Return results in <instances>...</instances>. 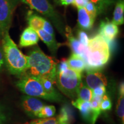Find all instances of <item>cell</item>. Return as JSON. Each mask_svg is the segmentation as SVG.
<instances>
[{
  "label": "cell",
  "instance_id": "1",
  "mask_svg": "<svg viewBox=\"0 0 124 124\" xmlns=\"http://www.w3.org/2000/svg\"><path fill=\"white\" fill-rule=\"evenodd\" d=\"M26 56L28 66V73L55 83L58 63L52 57L46 55L37 46Z\"/></svg>",
  "mask_w": 124,
  "mask_h": 124
},
{
  "label": "cell",
  "instance_id": "2",
  "mask_svg": "<svg viewBox=\"0 0 124 124\" xmlns=\"http://www.w3.org/2000/svg\"><path fill=\"white\" fill-rule=\"evenodd\" d=\"M2 47L5 64L12 75H21L28 69L27 56L18 49L17 46L10 38L9 32L2 39Z\"/></svg>",
  "mask_w": 124,
  "mask_h": 124
},
{
  "label": "cell",
  "instance_id": "3",
  "mask_svg": "<svg viewBox=\"0 0 124 124\" xmlns=\"http://www.w3.org/2000/svg\"><path fill=\"white\" fill-rule=\"evenodd\" d=\"M110 57V46L106 40L99 34L90 39L85 57L88 70L102 69L108 63Z\"/></svg>",
  "mask_w": 124,
  "mask_h": 124
},
{
  "label": "cell",
  "instance_id": "4",
  "mask_svg": "<svg viewBox=\"0 0 124 124\" xmlns=\"http://www.w3.org/2000/svg\"><path fill=\"white\" fill-rule=\"evenodd\" d=\"M17 87L26 95L40 98L50 102H59L63 101L60 95H55L48 91L40 78L25 72L16 82Z\"/></svg>",
  "mask_w": 124,
  "mask_h": 124
},
{
  "label": "cell",
  "instance_id": "5",
  "mask_svg": "<svg viewBox=\"0 0 124 124\" xmlns=\"http://www.w3.org/2000/svg\"><path fill=\"white\" fill-rule=\"evenodd\" d=\"M82 81L81 74L69 67L56 72L55 83L58 89L67 97L73 100L77 99L78 91Z\"/></svg>",
  "mask_w": 124,
  "mask_h": 124
},
{
  "label": "cell",
  "instance_id": "6",
  "mask_svg": "<svg viewBox=\"0 0 124 124\" xmlns=\"http://www.w3.org/2000/svg\"><path fill=\"white\" fill-rule=\"evenodd\" d=\"M21 2L29 6L31 9L36 10L39 13L49 18L59 33L65 35V27L62 18L48 0H20Z\"/></svg>",
  "mask_w": 124,
  "mask_h": 124
},
{
  "label": "cell",
  "instance_id": "7",
  "mask_svg": "<svg viewBox=\"0 0 124 124\" xmlns=\"http://www.w3.org/2000/svg\"><path fill=\"white\" fill-rule=\"evenodd\" d=\"M18 1L19 0H0V40L9 32Z\"/></svg>",
  "mask_w": 124,
  "mask_h": 124
},
{
  "label": "cell",
  "instance_id": "8",
  "mask_svg": "<svg viewBox=\"0 0 124 124\" xmlns=\"http://www.w3.org/2000/svg\"><path fill=\"white\" fill-rule=\"evenodd\" d=\"M21 104L23 110L29 117H37L44 103L36 97L28 95H24L21 98Z\"/></svg>",
  "mask_w": 124,
  "mask_h": 124
},
{
  "label": "cell",
  "instance_id": "9",
  "mask_svg": "<svg viewBox=\"0 0 124 124\" xmlns=\"http://www.w3.org/2000/svg\"><path fill=\"white\" fill-rule=\"evenodd\" d=\"M86 86L93 90L100 86L106 87L108 85V80L103 74L98 70H89L87 71L85 76Z\"/></svg>",
  "mask_w": 124,
  "mask_h": 124
},
{
  "label": "cell",
  "instance_id": "10",
  "mask_svg": "<svg viewBox=\"0 0 124 124\" xmlns=\"http://www.w3.org/2000/svg\"><path fill=\"white\" fill-rule=\"evenodd\" d=\"M119 33L117 25L113 24L109 20L102 21L99 29V35L106 40L108 42H111L114 40Z\"/></svg>",
  "mask_w": 124,
  "mask_h": 124
},
{
  "label": "cell",
  "instance_id": "11",
  "mask_svg": "<svg viewBox=\"0 0 124 124\" xmlns=\"http://www.w3.org/2000/svg\"><path fill=\"white\" fill-rule=\"evenodd\" d=\"M65 35L67 38L68 45L72 50V53L80 56L85 59L87 51L86 46H83L78 39L74 37L69 27H65Z\"/></svg>",
  "mask_w": 124,
  "mask_h": 124
},
{
  "label": "cell",
  "instance_id": "12",
  "mask_svg": "<svg viewBox=\"0 0 124 124\" xmlns=\"http://www.w3.org/2000/svg\"><path fill=\"white\" fill-rule=\"evenodd\" d=\"M39 37L33 28L28 27L23 31L20 36L19 45L21 47H27L37 45Z\"/></svg>",
  "mask_w": 124,
  "mask_h": 124
},
{
  "label": "cell",
  "instance_id": "13",
  "mask_svg": "<svg viewBox=\"0 0 124 124\" xmlns=\"http://www.w3.org/2000/svg\"><path fill=\"white\" fill-rule=\"evenodd\" d=\"M36 31L38 33L39 38H40V39L42 40L47 46L48 48L50 51L51 54L55 56L58 52V49L59 48L60 46L63 45V44L58 43L56 40L55 36L46 33L42 29H37Z\"/></svg>",
  "mask_w": 124,
  "mask_h": 124
},
{
  "label": "cell",
  "instance_id": "14",
  "mask_svg": "<svg viewBox=\"0 0 124 124\" xmlns=\"http://www.w3.org/2000/svg\"><path fill=\"white\" fill-rule=\"evenodd\" d=\"M95 18H93L85 8L78 9V24L83 31H89L92 28Z\"/></svg>",
  "mask_w": 124,
  "mask_h": 124
},
{
  "label": "cell",
  "instance_id": "15",
  "mask_svg": "<svg viewBox=\"0 0 124 124\" xmlns=\"http://www.w3.org/2000/svg\"><path fill=\"white\" fill-rule=\"evenodd\" d=\"M72 104L79 110L82 118L91 124L93 116L90 102L84 101L77 98L72 102Z\"/></svg>",
  "mask_w": 124,
  "mask_h": 124
},
{
  "label": "cell",
  "instance_id": "16",
  "mask_svg": "<svg viewBox=\"0 0 124 124\" xmlns=\"http://www.w3.org/2000/svg\"><path fill=\"white\" fill-rule=\"evenodd\" d=\"M67 62L70 69L80 74L86 69V63L84 58L74 53L67 60Z\"/></svg>",
  "mask_w": 124,
  "mask_h": 124
},
{
  "label": "cell",
  "instance_id": "17",
  "mask_svg": "<svg viewBox=\"0 0 124 124\" xmlns=\"http://www.w3.org/2000/svg\"><path fill=\"white\" fill-rule=\"evenodd\" d=\"M112 23L116 25H121L124 23V1L118 0L114 8Z\"/></svg>",
  "mask_w": 124,
  "mask_h": 124
},
{
  "label": "cell",
  "instance_id": "18",
  "mask_svg": "<svg viewBox=\"0 0 124 124\" xmlns=\"http://www.w3.org/2000/svg\"><path fill=\"white\" fill-rule=\"evenodd\" d=\"M27 20L29 27L32 28L35 30L42 29L43 18L39 16L36 15L33 12H28Z\"/></svg>",
  "mask_w": 124,
  "mask_h": 124
},
{
  "label": "cell",
  "instance_id": "19",
  "mask_svg": "<svg viewBox=\"0 0 124 124\" xmlns=\"http://www.w3.org/2000/svg\"><path fill=\"white\" fill-rule=\"evenodd\" d=\"M102 97L97 96H93V98L90 101L91 111H92V122L91 124H95L96 121L100 115L101 110L100 108V103Z\"/></svg>",
  "mask_w": 124,
  "mask_h": 124
},
{
  "label": "cell",
  "instance_id": "20",
  "mask_svg": "<svg viewBox=\"0 0 124 124\" xmlns=\"http://www.w3.org/2000/svg\"><path fill=\"white\" fill-rule=\"evenodd\" d=\"M84 101L90 102L93 98V91L82 81L78 91V98Z\"/></svg>",
  "mask_w": 124,
  "mask_h": 124
},
{
  "label": "cell",
  "instance_id": "21",
  "mask_svg": "<svg viewBox=\"0 0 124 124\" xmlns=\"http://www.w3.org/2000/svg\"><path fill=\"white\" fill-rule=\"evenodd\" d=\"M95 5L97 10V14L103 13L115 0H90Z\"/></svg>",
  "mask_w": 124,
  "mask_h": 124
},
{
  "label": "cell",
  "instance_id": "22",
  "mask_svg": "<svg viewBox=\"0 0 124 124\" xmlns=\"http://www.w3.org/2000/svg\"><path fill=\"white\" fill-rule=\"evenodd\" d=\"M56 113V108L53 105H44L41 108L37 117L39 118H46L53 117Z\"/></svg>",
  "mask_w": 124,
  "mask_h": 124
},
{
  "label": "cell",
  "instance_id": "23",
  "mask_svg": "<svg viewBox=\"0 0 124 124\" xmlns=\"http://www.w3.org/2000/svg\"><path fill=\"white\" fill-rule=\"evenodd\" d=\"M117 116L121 120L122 124L124 123V94H120L116 107Z\"/></svg>",
  "mask_w": 124,
  "mask_h": 124
},
{
  "label": "cell",
  "instance_id": "24",
  "mask_svg": "<svg viewBox=\"0 0 124 124\" xmlns=\"http://www.w3.org/2000/svg\"><path fill=\"white\" fill-rule=\"evenodd\" d=\"M29 124H59L57 117L36 119L30 122Z\"/></svg>",
  "mask_w": 124,
  "mask_h": 124
},
{
  "label": "cell",
  "instance_id": "25",
  "mask_svg": "<svg viewBox=\"0 0 124 124\" xmlns=\"http://www.w3.org/2000/svg\"><path fill=\"white\" fill-rule=\"evenodd\" d=\"M58 121L60 124H69L70 115L66 108H62L60 110V114L58 117Z\"/></svg>",
  "mask_w": 124,
  "mask_h": 124
},
{
  "label": "cell",
  "instance_id": "26",
  "mask_svg": "<svg viewBox=\"0 0 124 124\" xmlns=\"http://www.w3.org/2000/svg\"><path fill=\"white\" fill-rule=\"evenodd\" d=\"M112 107V103L108 95L105 94L102 97L101 102L100 103V108L101 111H108L111 110Z\"/></svg>",
  "mask_w": 124,
  "mask_h": 124
},
{
  "label": "cell",
  "instance_id": "27",
  "mask_svg": "<svg viewBox=\"0 0 124 124\" xmlns=\"http://www.w3.org/2000/svg\"><path fill=\"white\" fill-rule=\"evenodd\" d=\"M85 8L86 10V11L90 14V15L93 18L95 19L96 16H97L98 14L97 8H96L95 5L90 1L89 2L86 4V5L85 6Z\"/></svg>",
  "mask_w": 124,
  "mask_h": 124
},
{
  "label": "cell",
  "instance_id": "28",
  "mask_svg": "<svg viewBox=\"0 0 124 124\" xmlns=\"http://www.w3.org/2000/svg\"><path fill=\"white\" fill-rule=\"evenodd\" d=\"M78 38L79 41L82 43L83 46H87L88 43H89V38L87 33L85 32V31L79 30L78 32Z\"/></svg>",
  "mask_w": 124,
  "mask_h": 124
},
{
  "label": "cell",
  "instance_id": "29",
  "mask_svg": "<svg viewBox=\"0 0 124 124\" xmlns=\"http://www.w3.org/2000/svg\"><path fill=\"white\" fill-rule=\"evenodd\" d=\"M42 29L46 33H49V35L55 36V32H54L53 27H52L49 21H47L44 18H43V20Z\"/></svg>",
  "mask_w": 124,
  "mask_h": 124
},
{
  "label": "cell",
  "instance_id": "30",
  "mask_svg": "<svg viewBox=\"0 0 124 124\" xmlns=\"http://www.w3.org/2000/svg\"><path fill=\"white\" fill-rule=\"evenodd\" d=\"M93 96L102 97L106 93V87L104 86H100L93 90Z\"/></svg>",
  "mask_w": 124,
  "mask_h": 124
},
{
  "label": "cell",
  "instance_id": "31",
  "mask_svg": "<svg viewBox=\"0 0 124 124\" xmlns=\"http://www.w3.org/2000/svg\"><path fill=\"white\" fill-rule=\"evenodd\" d=\"M8 120V116L4 107L0 103V124H5Z\"/></svg>",
  "mask_w": 124,
  "mask_h": 124
},
{
  "label": "cell",
  "instance_id": "32",
  "mask_svg": "<svg viewBox=\"0 0 124 124\" xmlns=\"http://www.w3.org/2000/svg\"><path fill=\"white\" fill-rule=\"evenodd\" d=\"M67 68H69V66H68L67 62V60L63 59L59 63H58L57 64L56 72L64 71Z\"/></svg>",
  "mask_w": 124,
  "mask_h": 124
},
{
  "label": "cell",
  "instance_id": "33",
  "mask_svg": "<svg viewBox=\"0 0 124 124\" xmlns=\"http://www.w3.org/2000/svg\"><path fill=\"white\" fill-rule=\"evenodd\" d=\"M90 1V0H74L73 5L77 8V9L80 8H85L86 4Z\"/></svg>",
  "mask_w": 124,
  "mask_h": 124
},
{
  "label": "cell",
  "instance_id": "34",
  "mask_svg": "<svg viewBox=\"0 0 124 124\" xmlns=\"http://www.w3.org/2000/svg\"><path fill=\"white\" fill-rule=\"evenodd\" d=\"M74 0H56V4L58 5L68 7L73 4Z\"/></svg>",
  "mask_w": 124,
  "mask_h": 124
},
{
  "label": "cell",
  "instance_id": "35",
  "mask_svg": "<svg viewBox=\"0 0 124 124\" xmlns=\"http://www.w3.org/2000/svg\"><path fill=\"white\" fill-rule=\"evenodd\" d=\"M5 66V64L4 52H3L2 46L0 44V71L2 70Z\"/></svg>",
  "mask_w": 124,
  "mask_h": 124
},
{
  "label": "cell",
  "instance_id": "36",
  "mask_svg": "<svg viewBox=\"0 0 124 124\" xmlns=\"http://www.w3.org/2000/svg\"><path fill=\"white\" fill-rule=\"evenodd\" d=\"M119 94H124V86L123 82L121 83L120 86V88H119Z\"/></svg>",
  "mask_w": 124,
  "mask_h": 124
}]
</instances>
